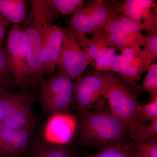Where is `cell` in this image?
Instances as JSON below:
<instances>
[{"label": "cell", "mask_w": 157, "mask_h": 157, "mask_svg": "<svg viewBox=\"0 0 157 157\" xmlns=\"http://www.w3.org/2000/svg\"><path fill=\"white\" fill-rule=\"evenodd\" d=\"M106 103L79 113L78 137L83 146L99 150L131 143L127 127L113 114Z\"/></svg>", "instance_id": "obj_1"}, {"label": "cell", "mask_w": 157, "mask_h": 157, "mask_svg": "<svg viewBox=\"0 0 157 157\" xmlns=\"http://www.w3.org/2000/svg\"><path fill=\"white\" fill-rule=\"evenodd\" d=\"M131 90L117 74L112 72L103 98L108 101V107L113 114L127 127L132 139L140 126L137 123L140 104Z\"/></svg>", "instance_id": "obj_2"}, {"label": "cell", "mask_w": 157, "mask_h": 157, "mask_svg": "<svg viewBox=\"0 0 157 157\" xmlns=\"http://www.w3.org/2000/svg\"><path fill=\"white\" fill-rule=\"evenodd\" d=\"M36 98V93L30 90L0 92L2 123L19 128L34 129L37 117L33 107Z\"/></svg>", "instance_id": "obj_3"}, {"label": "cell", "mask_w": 157, "mask_h": 157, "mask_svg": "<svg viewBox=\"0 0 157 157\" xmlns=\"http://www.w3.org/2000/svg\"><path fill=\"white\" fill-rule=\"evenodd\" d=\"M112 72L96 70L84 73L73 82V104L78 113L86 112L105 103L103 95Z\"/></svg>", "instance_id": "obj_4"}, {"label": "cell", "mask_w": 157, "mask_h": 157, "mask_svg": "<svg viewBox=\"0 0 157 157\" xmlns=\"http://www.w3.org/2000/svg\"><path fill=\"white\" fill-rule=\"evenodd\" d=\"M57 73L42 82L39 101L44 114L51 116L64 112L73 104V82Z\"/></svg>", "instance_id": "obj_5"}, {"label": "cell", "mask_w": 157, "mask_h": 157, "mask_svg": "<svg viewBox=\"0 0 157 157\" xmlns=\"http://www.w3.org/2000/svg\"><path fill=\"white\" fill-rule=\"evenodd\" d=\"M93 61L84 50L78 35L69 29H64V36L57 73L72 80L81 76Z\"/></svg>", "instance_id": "obj_6"}, {"label": "cell", "mask_w": 157, "mask_h": 157, "mask_svg": "<svg viewBox=\"0 0 157 157\" xmlns=\"http://www.w3.org/2000/svg\"><path fill=\"white\" fill-rule=\"evenodd\" d=\"M151 65L147 55L141 47H132L117 55L109 71L116 73L131 90L137 92L140 90L139 82L141 76Z\"/></svg>", "instance_id": "obj_7"}, {"label": "cell", "mask_w": 157, "mask_h": 157, "mask_svg": "<svg viewBox=\"0 0 157 157\" xmlns=\"http://www.w3.org/2000/svg\"><path fill=\"white\" fill-rule=\"evenodd\" d=\"M23 35L26 52L29 73V87L36 92L41 89L46 74L41 56V44L43 29L30 24H25Z\"/></svg>", "instance_id": "obj_8"}, {"label": "cell", "mask_w": 157, "mask_h": 157, "mask_svg": "<svg viewBox=\"0 0 157 157\" xmlns=\"http://www.w3.org/2000/svg\"><path fill=\"white\" fill-rule=\"evenodd\" d=\"M6 48L17 87L20 90H30L23 29L20 25H12Z\"/></svg>", "instance_id": "obj_9"}, {"label": "cell", "mask_w": 157, "mask_h": 157, "mask_svg": "<svg viewBox=\"0 0 157 157\" xmlns=\"http://www.w3.org/2000/svg\"><path fill=\"white\" fill-rule=\"evenodd\" d=\"M34 129L0 124V157H21L32 143Z\"/></svg>", "instance_id": "obj_10"}, {"label": "cell", "mask_w": 157, "mask_h": 157, "mask_svg": "<svg viewBox=\"0 0 157 157\" xmlns=\"http://www.w3.org/2000/svg\"><path fill=\"white\" fill-rule=\"evenodd\" d=\"M64 36V29L56 25H47L43 29L41 56L47 76H53L57 68Z\"/></svg>", "instance_id": "obj_11"}, {"label": "cell", "mask_w": 157, "mask_h": 157, "mask_svg": "<svg viewBox=\"0 0 157 157\" xmlns=\"http://www.w3.org/2000/svg\"><path fill=\"white\" fill-rule=\"evenodd\" d=\"M77 122L72 115L58 113L50 116L45 129V140L62 145L67 143L74 135Z\"/></svg>", "instance_id": "obj_12"}, {"label": "cell", "mask_w": 157, "mask_h": 157, "mask_svg": "<svg viewBox=\"0 0 157 157\" xmlns=\"http://www.w3.org/2000/svg\"><path fill=\"white\" fill-rule=\"evenodd\" d=\"M119 11L140 23H157V4L153 0H125L120 2Z\"/></svg>", "instance_id": "obj_13"}, {"label": "cell", "mask_w": 157, "mask_h": 157, "mask_svg": "<svg viewBox=\"0 0 157 157\" xmlns=\"http://www.w3.org/2000/svg\"><path fill=\"white\" fill-rule=\"evenodd\" d=\"M86 2L95 29L94 33L104 30L111 20L120 13L118 9L120 2L116 0H90Z\"/></svg>", "instance_id": "obj_14"}, {"label": "cell", "mask_w": 157, "mask_h": 157, "mask_svg": "<svg viewBox=\"0 0 157 157\" xmlns=\"http://www.w3.org/2000/svg\"><path fill=\"white\" fill-rule=\"evenodd\" d=\"M28 3L29 15L25 24L43 29L45 26L52 25L61 15L52 0H30Z\"/></svg>", "instance_id": "obj_15"}, {"label": "cell", "mask_w": 157, "mask_h": 157, "mask_svg": "<svg viewBox=\"0 0 157 157\" xmlns=\"http://www.w3.org/2000/svg\"><path fill=\"white\" fill-rule=\"evenodd\" d=\"M25 157H78L75 152L63 145L37 140L31 143Z\"/></svg>", "instance_id": "obj_16"}, {"label": "cell", "mask_w": 157, "mask_h": 157, "mask_svg": "<svg viewBox=\"0 0 157 157\" xmlns=\"http://www.w3.org/2000/svg\"><path fill=\"white\" fill-rule=\"evenodd\" d=\"M157 27V23H140L134 21L121 13L118 14L105 27L104 30L108 33L121 32L129 34L141 33L144 30L148 31Z\"/></svg>", "instance_id": "obj_17"}, {"label": "cell", "mask_w": 157, "mask_h": 157, "mask_svg": "<svg viewBox=\"0 0 157 157\" xmlns=\"http://www.w3.org/2000/svg\"><path fill=\"white\" fill-rule=\"evenodd\" d=\"M104 37L110 47L121 52L125 49L143 46L145 37L142 33L129 34L121 32L108 33L103 31Z\"/></svg>", "instance_id": "obj_18"}, {"label": "cell", "mask_w": 157, "mask_h": 157, "mask_svg": "<svg viewBox=\"0 0 157 157\" xmlns=\"http://www.w3.org/2000/svg\"><path fill=\"white\" fill-rule=\"evenodd\" d=\"M28 6L25 0H0V13L9 22L19 25L27 22Z\"/></svg>", "instance_id": "obj_19"}, {"label": "cell", "mask_w": 157, "mask_h": 157, "mask_svg": "<svg viewBox=\"0 0 157 157\" xmlns=\"http://www.w3.org/2000/svg\"><path fill=\"white\" fill-rule=\"evenodd\" d=\"M17 86L6 48L0 47V92L14 91Z\"/></svg>", "instance_id": "obj_20"}, {"label": "cell", "mask_w": 157, "mask_h": 157, "mask_svg": "<svg viewBox=\"0 0 157 157\" xmlns=\"http://www.w3.org/2000/svg\"><path fill=\"white\" fill-rule=\"evenodd\" d=\"M128 145L132 157H157V137Z\"/></svg>", "instance_id": "obj_21"}, {"label": "cell", "mask_w": 157, "mask_h": 157, "mask_svg": "<svg viewBox=\"0 0 157 157\" xmlns=\"http://www.w3.org/2000/svg\"><path fill=\"white\" fill-rule=\"evenodd\" d=\"M157 119V97L149 103L140 104L137 123L140 126L146 125L147 122Z\"/></svg>", "instance_id": "obj_22"}, {"label": "cell", "mask_w": 157, "mask_h": 157, "mask_svg": "<svg viewBox=\"0 0 157 157\" xmlns=\"http://www.w3.org/2000/svg\"><path fill=\"white\" fill-rule=\"evenodd\" d=\"M84 157H132L128 144H121L98 150L93 155L85 154Z\"/></svg>", "instance_id": "obj_23"}, {"label": "cell", "mask_w": 157, "mask_h": 157, "mask_svg": "<svg viewBox=\"0 0 157 157\" xmlns=\"http://www.w3.org/2000/svg\"><path fill=\"white\" fill-rule=\"evenodd\" d=\"M146 76L144 79L140 90L150 94L151 100L157 97V63L152 64L149 67Z\"/></svg>", "instance_id": "obj_24"}, {"label": "cell", "mask_w": 157, "mask_h": 157, "mask_svg": "<svg viewBox=\"0 0 157 157\" xmlns=\"http://www.w3.org/2000/svg\"><path fill=\"white\" fill-rule=\"evenodd\" d=\"M59 13L63 15L76 14L86 2L85 0H52Z\"/></svg>", "instance_id": "obj_25"}, {"label": "cell", "mask_w": 157, "mask_h": 157, "mask_svg": "<svg viewBox=\"0 0 157 157\" xmlns=\"http://www.w3.org/2000/svg\"><path fill=\"white\" fill-rule=\"evenodd\" d=\"M144 37L143 50L147 55L150 63L152 64L157 59V27L148 30L147 35Z\"/></svg>", "instance_id": "obj_26"}, {"label": "cell", "mask_w": 157, "mask_h": 157, "mask_svg": "<svg viewBox=\"0 0 157 157\" xmlns=\"http://www.w3.org/2000/svg\"><path fill=\"white\" fill-rule=\"evenodd\" d=\"M157 137V119L150 124L140 126L132 137V143L142 142Z\"/></svg>", "instance_id": "obj_27"}, {"label": "cell", "mask_w": 157, "mask_h": 157, "mask_svg": "<svg viewBox=\"0 0 157 157\" xmlns=\"http://www.w3.org/2000/svg\"><path fill=\"white\" fill-rule=\"evenodd\" d=\"M10 22L0 13V47L2 46L4 38Z\"/></svg>", "instance_id": "obj_28"}, {"label": "cell", "mask_w": 157, "mask_h": 157, "mask_svg": "<svg viewBox=\"0 0 157 157\" xmlns=\"http://www.w3.org/2000/svg\"><path fill=\"white\" fill-rule=\"evenodd\" d=\"M2 123V114H1V110H0V124Z\"/></svg>", "instance_id": "obj_29"}]
</instances>
